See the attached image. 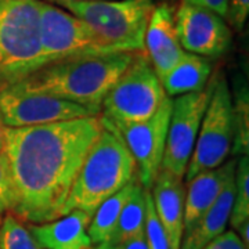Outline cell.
<instances>
[{
    "label": "cell",
    "mask_w": 249,
    "mask_h": 249,
    "mask_svg": "<svg viewBox=\"0 0 249 249\" xmlns=\"http://www.w3.org/2000/svg\"><path fill=\"white\" fill-rule=\"evenodd\" d=\"M101 129V115L6 127L3 152L14 191L10 213L31 224L61 217L76 175Z\"/></svg>",
    "instance_id": "1"
},
{
    "label": "cell",
    "mask_w": 249,
    "mask_h": 249,
    "mask_svg": "<svg viewBox=\"0 0 249 249\" xmlns=\"http://www.w3.org/2000/svg\"><path fill=\"white\" fill-rule=\"evenodd\" d=\"M134 53L93 54L49 62L14 83L17 88L68 100L101 114V103Z\"/></svg>",
    "instance_id": "2"
},
{
    "label": "cell",
    "mask_w": 249,
    "mask_h": 249,
    "mask_svg": "<svg viewBox=\"0 0 249 249\" xmlns=\"http://www.w3.org/2000/svg\"><path fill=\"white\" fill-rule=\"evenodd\" d=\"M103 129L83 160L62 216L79 209L93 216L107 198L137 180L136 163L112 124L103 116Z\"/></svg>",
    "instance_id": "3"
},
{
    "label": "cell",
    "mask_w": 249,
    "mask_h": 249,
    "mask_svg": "<svg viewBox=\"0 0 249 249\" xmlns=\"http://www.w3.org/2000/svg\"><path fill=\"white\" fill-rule=\"evenodd\" d=\"M39 67V0H0V90Z\"/></svg>",
    "instance_id": "4"
},
{
    "label": "cell",
    "mask_w": 249,
    "mask_h": 249,
    "mask_svg": "<svg viewBox=\"0 0 249 249\" xmlns=\"http://www.w3.org/2000/svg\"><path fill=\"white\" fill-rule=\"evenodd\" d=\"M57 6L85 21L111 50L144 52L154 0H82L62 1Z\"/></svg>",
    "instance_id": "5"
},
{
    "label": "cell",
    "mask_w": 249,
    "mask_h": 249,
    "mask_svg": "<svg viewBox=\"0 0 249 249\" xmlns=\"http://www.w3.org/2000/svg\"><path fill=\"white\" fill-rule=\"evenodd\" d=\"M166 97L150 60L144 52H139L108 90L101 103V116L109 124L145 121Z\"/></svg>",
    "instance_id": "6"
},
{
    "label": "cell",
    "mask_w": 249,
    "mask_h": 249,
    "mask_svg": "<svg viewBox=\"0 0 249 249\" xmlns=\"http://www.w3.org/2000/svg\"><path fill=\"white\" fill-rule=\"evenodd\" d=\"M212 83L211 98L202 116L196 147L184 175L186 181L201 172L219 168L231 154L234 144L232 94L222 75Z\"/></svg>",
    "instance_id": "7"
},
{
    "label": "cell",
    "mask_w": 249,
    "mask_h": 249,
    "mask_svg": "<svg viewBox=\"0 0 249 249\" xmlns=\"http://www.w3.org/2000/svg\"><path fill=\"white\" fill-rule=\"evenodd\" d=\"M42 65L71 57L114 53L91 29L71 13L39 0Z\"/></svg>",
    "instance_id": "8"
},
{
    "label": "cell",
    "mask_w": 249,
    "mask_h": 249,
    "mask_svg": "<svg viewBox=\"0 0 249 249\" xmlns=\"http://www.w3.org/2000/svg\"><path fill=\"white\" fill-rule=\"evenodd\" d=\"M170 112L172 98L166 97L155 114L145 121L111 124L130 152L136 163L137 180L145 190L151 188L162 166Z\"/></svg>",
    "instance_id": "9"
},
{
    "label": "cell",
    "mask_w": 249,
    "mask_h": 249,
    "mask_svg": "<svg viewBox=\"0 0 249 249\" xmlns=\"http://www.w3.org/2000/svg\"><path fill=\"white\" fill-rule=\"evenodd\" d=\"M212 86L213 83L201 91L181 94L172 100V112L160 169L184 178L196 147L202 116L211 98Z\"/></svg>",
    "instance_id": "10"
},
{
    "label": "cell",
    "mask_w": 249,
    "mask_h": 249,
    "mask_svg": "<svg viewBox=\"0 0 249 249\" xmlns=\"http://www.w3.org/2000/svg\"><path fill=\"white\" fill-rule=\"evenodd\" d=\"M0 112L6 127L37 126L98 115L76 103L43 93L27 91L16 85L0 90Z\"/></svg>",
    "instance_id": "11"
},
{
    "label": "cell",
    "mask_w": 249,
    "mask_h": 249,
    "mask_svg": "<svg viewBox=\"0 0 249 249\" xmlns=\"http://www.w3.org/2000/svg\"><path fill=\"white\" fill-rule=\"evenodd\" d=\"M175 25L180 45L187 53L216 58L229 52L231 29L217 13L181 0L175 13Z\"/></svg>",
    "instance_id": "12"
},
{
    "label": "cell",
    "mask_w": 249,
    "mask_h": 249,
    "mask_svg": "<svg viewBox=\"0 0 249 249\" xmlns=\"http://www.w3.org/2000/svg\"><path fill=\"white\" fill-rule=\"evenodd\" d=\"M144 53L160 79L186 53L178 42L175 13L166 3L152 9L144 36Z\"/></svg>",
    "instance_id": "13"
},
{
    "label": "cell",
    "mask_w": 249,
    "mask_h": 249,
    "mask_svg": "<svg viewBox=\"0 0 249 249\" xmlns=\"http://www.w3.org/2000/svg\"><path fill=\"white\" fill-rule=\"evenodd\" d=\"M151 193L155 212L166 231L169 249H180L184 232V199L186 187L183 178L160 169L148 190Z\"/></svg>",
    "instance_id": "14"
},
{
    "label": "cell",
    "mask_w": 249,
    "mask_h": 249,
    "mask_svg": "<svg viewBox=\"0 0 249 249\" xmlns=\"http://www.w3.org/2000/svg\"><path fill=\"white\" fill-rule=\"evenodd\" d=\"M237 160H230L219 168L205 170L187 180L188 187L184 199V232L190 231L214 204L222 190L234 178Z\"/></svg>",
    "instance_id": "15"
},
{
    "label": "cell",
    "mask_w": 249,
    "mask_h": 249,
    "mask_svg": "<svg viewBox=\"0 0 249 249\" xmlns=\"http://www.w3.org/2000/svg\"><path fill=\"white\" fill-rule=\"evenodd\" d=\"M90 219L86 212L75 209L52 222L31 224L28 229L40 249H90Z\"/></svg>",
    "instance_id": "16"
},
{
    "label": "cell",
    "mask_w": 249,
    "mask_h": 249,
    "mask_svg": "<svg viewBox=\"0 0 249 249\" xmlns=\"http://www.w3.org/2000/svg\"><path fill=\"white\" fill-rule=\"evenodd\" d=\"M234 199V178L227 183L202 219L183 235L180 249H202L226 231Z\"/></svg>",
    "instance_id": "17"
},
{
    "label": "cell",
    "mask_w": 249,
    "mask_h": 249,
    "mask_svg": "<svg viewBox=\"0 0 249 249\" xmlns=\"http://www.w3.org/2000/svg\"><path fill=\"white\" fill-rule=\"evenodd\" d=\"M211 73L212 64L206 57L186 52L180 61L160 80L168 97H178L204 90Z\"/></svg>",
    "instance_id": "18"
},
{
    "label": "cell",
    "mask_w": 249,
    "mask_h": 249,
    "mask_svg": "<svg viewBox=\"0 0 249 249\" xmlns=\"http://www.w3.org/2000/svg\"><path fill=\"white\" fill-rule=\"evenodd\" d=\"M137 181L139 180H134L127 186H124L121 191H118L116 194L107 198L96 209V212L90 219L89 227H88V234H89L93 245L111 241L121 212L124 209L126 201L129 199V196H132L134 184Z\"/></svg>",
    "instance_id": "19"
},
{
    "label": "cell",
    "mask_w": 249,
    "mask_h": 249,
    "mask_svg": "<svg viewBox=\"0 0 249 249\" xmlns=\"http://www.w3.org/2000/svg\"><path fill=\"white\" fill-rule=\"evenodd\" d=\"M145 213H147V190L137 181L134 184L132 196H129L121 212L115 231L109 244L118 245L121 242L144 234Z\"/></svg>",
    "instance_id": "20"
},
{
    "label": "cell",
    "mask_w": 249,
    "mask_h": 249,
    "mask_svg": "<svg viewBox=\"0 0 249 249\" xmlns=\"http://www.w3.org/2000/svg\"><path fill=\"white\" fill-rule=\"evenodd\" d=\"M247 222H249V160L248 155H242L235 166L234 199L229 223L232 231H237Z\"/></svg>",
    "instance_id": "21"
},
{
    "label": "cell",
    "mask_w": 249,
    "mask_h": 249,
    "mask_svg": "<svg viewBox=\"0 0 249 249\" xmlns=\"http://www.w3.org/2000/svg\"><path fill=\"white\" fill-rule=\"evenodd\" d=\"M234 111V144L232 154L248 155L249 148V101L247 86L235 91L232 100Z\"/></svg>",
    "instance_id": "22"
},
{
    "label": "cell",
    "mask_w": 249,
    "mask_h": 249,
    "mask_svg": "<svg viewBox=\"0 0 249 249\" xmlns=\"http://www.w3.org/2000/svg\"><path fill=\"white\" fill-rule=\"evenodd\" d=\"M0 249H40L17 216L4 213L0 222Z\"/></svg>",
    "instance_id": "23"
},
{
    "label": "cell",
    "mask_w": 249,
    "mask_h": 249,
    "mask_svg": "<svg viewBox=\"0 0 249 249\" xmlns=\"http://www.w3.org/2000/svg\"><path fill=\"white\" fill-rule=\"evenodd\" d=\"M144 237L147 241L148 249H169L168 235L158 214L155 212L151 193L148 190H147V213H145V224H144Z\"/></svg>",
    "instance_id": "24"
},
{
    "label": "cell",
    "mask_w": 249,
    "mask_h": 249,
    "mask_svg": "<svg viewBox=\"0 0 249 249\" xmlns=\"http://www.w3.org/2000/svg\"><path fill=\"white\" fill-rule=\"evenodd\" d=\"M14 206V191L13 180L7 157L0 151V214L9 213Z\"/></svg>",
    "instance_id": "25"
},
{
    "label": "cell",
    "mask_w": 249,
    "mask_h": 249,
    "mask_svg": "<svg viewBox=\"0 0 249 249\" xmlns=\"http://www.w3.org/2000/svg\"><path fill=\"white\" fill-rule=\"evenodd\" d=\"M249 14V0H229L227 19L235 31H241Z\"/></svg>",
    "instance_id": "26"
},
{
    "label": "cell",
    "mask_w": 249,
    "mask_h": 249,
    "mask_svg": "<svg viewBox=\"0 0 249 249\" xmlns=\"http://www.w3.org/2000/svg\"><path fill=\"white\" fill-rule=\"evenodd\" d=\"M202 249H248L235 231H224Z\"/></svg>",
    "instance_id": "27"
},
{
    "label": "cell",
    "mask_w": 249,
    "mask_h": 249,
    "mask_svg": "<svg viewBox=\"0 0 249 249\" xmlns=\"http://www.w3.org/2000/svg\"><path fill=\"white\" fill-rule=\"evenodd\" d=\"M184 1H188V3L196 4V6H202V7L212 10V11L217 13L223 18L227 16L229 0H184Z\"/></svg>",
    "instance_id": "28"
},
{
    "label": "cell",
    "mask_w": 249,
    "mask_h": 249,
    "mask_svg": "<svg viewBox=\"0 0 249 249\" xmlns=\"http://www.w3.org/2000/svg\"><path fill=\"white\" fill-rule=\"evenodd\" d=\"M112 247H114V249H148L144 234L133 237V238L124 241V242H121L118 245H112Z\"/></svg>",
    "instance_id": "29"
},
{
    "label": "cell",
    "mask_w": 249,
    "mask_h": 249,
    "mask_svg": "<svg viewBox=\"0 0 249 249\" xmlns=\"http://www.w3.org/2000/svg\"><path fill=\"white\" fill-rule=\"evenodd\" d=\"M4 133H6V124L3 122V116L0 112V151L4 148Z\"/></svg>",
    "instance_id": "30"
},
{
    "label": "cell",
    "mask_w": 249,
    "mask_h": 249,
    "mask_svg": "<svg viewBox=\"0 0 249 249\" xmlns=\"http://www.w3.org/2000/svg\"><path fill=\"white\" fill-rule=\"evenodd\" d=\"M90 249H114V247L109 242H101V244H96Z\"/></svg>",
    "instance_id": "31"
},
{
    "label": "cell",
    "mask_w": 249,
    "mask_h": 249,
    "mask_svg": "<svg viewBox=\"0 0 249 249\" xmlns=\"http://www.w3.org/2000/svg\"><path fill=\"white\" fill-rule=\"evenodd\" d=\"M43 1H47V3H54V4H58V3H62V1H82V0H43Z\"/></svg>",
    "instance_id": "32"
},
{
    "label": "cell",
    "mask_w": 249,
    "mask_h": 249,
    "mask_svg": "<svg viewBox=\"0 0 249 249\" xmlns=\"http://www.w3.org/2000/svg\"><path fill=\"white\" fill-rule=\"evenodd\" d=\"M0 222H1V214H0Z\"/></svg>",
    "instance_id": "33"
}]
</instances>
